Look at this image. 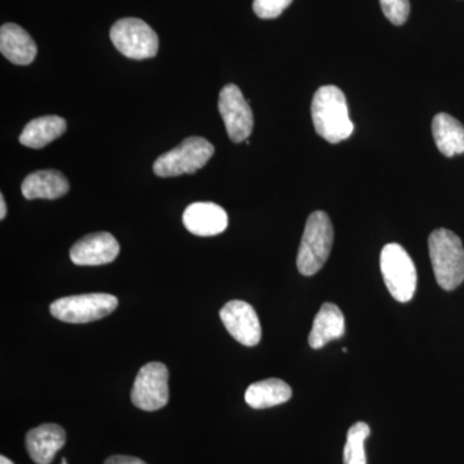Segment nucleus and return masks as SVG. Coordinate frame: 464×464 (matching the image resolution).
I'll use <instances>...</instances> for the list:
<instances>
[{
    "label": "nucleus",
    "mask_w": 464,
    "mask_h": 464,
    "mask_svg": "<svg viewBox=\"0 0 464 464\" xmlns=\"http://www.w3.org/2000/svg\"><path fill=\"white\" fill-rule=\"evenodd\" d=\"M121 253L118 240L109 232H96L76 241L70 249V259L78 266L108 265Z\"/></svg>",
    "instance_id": "11"
},
{
    "label": "nucleus",
    "mask_w": 464,
    "mask_h": 464,
    "mask_svg": "<svg viewBox=\"0 0 464 464\" xmlns=\"http://www.w3.org/2000/svg\"><path fill=\"white\" fill-rule=\"evenodd\" d=\"M0 464H14L11 459L5 458V456L0 457Z\"/></svg>",
    "instance_id": "25"
},
{
    "label": "nucleus",
    "mask_w": 464,
    "mask_h": 464,
    "mask_svg": "<svg viewBox=\"0 0 464 464\" xmlns=\"http://www.w3.org/2000/svg\"><path fill=\"white\" fill-rule=\"evenodd\" d=\"M215 154V146L203 137H188L177 148L155 160L152 170L159 177H177L201 169Z\"/></svg>",
    "instance_id": "5"
},
{
    "label": "nucleus",
    "mask_w": 464,
    "mask_h": 464,
    "mask_svg": "<svg viewBox=\"0 0 464 464\" xmlns=\"http://www.w3.org/2000/svg\"><path fill=\"white\" fill-rule=\"evenodd\" d=\"M218 109L231 141H246L255 127V116L237 85L227 84L222 88L219 92Z\"/></svg>",
    "instance_id": "9"
},
{
    "label": "nucleus",
    "mask_w": 464,
    "mask_h": 464,
    "mask_svg": "<svg viewBox=\"0 0 464 464\" xmlns=\"http://www.w3.org/2000/svg\"><path fill=\"white\" fill-rule=\"evenodd\" d=\"M334 239L331 218L322 210L308 217L299 246L297 267L304 276H313L328 261Z\"/></svg>",
    "instance_id": "3"
},
{
    "label": "nucleus",
    "mask_w": 464,
    "mask_h": 464,
    "mask_svg": "<svg viewBox=\"0 0 464 464\" xmlns=\"http://www.w3.org/2000/svg\"><path fill=\"white\" fill-rule=\"evenodd\" d=\"M65 444V430L58 424H42L30 430L26 435L27 453L36 464H51L57 451Z\"/></svg>",
    "instance_id": "13"
},
{
    "label": "nucleus",
    "mask_w": 464,
    "mask_h": 464,
    "mask_svg": "<svg viewBox=\"0 0 464 464\" xmlns=\"http://www.w3.org/2000/svg\"><path fill=\"white\" fill-rule=\"evenodd\" d=\"M371 435V429L364 422H357L351 426L347 432L344 445V464H366L365 440Z\"/></svg>",
    "instance_id": "20"
},
{
    "label": "nucleus",
    "mask_w": 464,
    "mask_h": 464,
    "mask_svg": "<svg viewBox=\"0 0 464 464\" xmlns=\"http://www.w3.org/2000/svg\"><path fill=\"white\" fill-rule=\"evenodd\" d=\"M384 16L389 18L393 25H402L411 14L409 0H380Z\"/></svg>",
    "instance_id": "21"
},
{
    "label": "nucleus",
    "mask_w": 464,
    "mask_h": 464,
    "mask_svg": "<svg viewBox=\"0 0 464 464\" xmlns=\"http://www.w3.org/2000/svg\"><path fill=\"white\" fill-rule=\"evenodd\" d=\"M384 284L396 301L406 304L414 297L418 275L413 259L399 244H387L381 253Z\"/></svg>",
    "instance_id": "4"
},
{
    "label": "nucleus",
    "mask_w": 464,
    "mask_h": 464,
    "mask_svg": "<svg viewBox=\"0 0 464 464\" xmlns=\"http://www.w3.org/2000/svg\"><path fill=\"white\" fill-rule=\"evenodd\" d=\"M70 190L69 181L58 170H38L24 179L21 191L27 200H54L63 198Z\"/></svg>",
    "instance_id": "15"
},
{
    "label": "nucleus",
    "mask_w": 464,
    "mask_h": 464,
    "mask_svg": "<svg viewBox=\"0 0 464 464\" xmlns=\"http://www.w3.org/2000/svg\"><path fill=\"white\" fill-rule=\"evenodd\" d=\"M346 333V323L340 307L334 304H324L314 320L308 335V343L314 350H320L333 340H340Z\"/></svg>",
    "instance_id": "16"
},
{
    "label": "nucleus",
    "mask_w": 464,
    "mask_h": 464,
    "mask_svg": "<svg viewBox=\"0 0 464 464\" xmlns=\"http://www.w3.org/2000/svg\"><path fill=\"white\" fill-rule=\"evenodd\" d=\"M182 222L197 237H216L227 228L228 217L224 208L215 203H194L186 208Z\"/></svg>",
    "instance_id": "12"
},
{
    "label": "nucleus",
    "mask_w": 464,
    "mask_h": 464,
    "mask_svg": "<svg viewBox=\"0 0 464 464\" xmlns=\"http://www.w3.org/2000/svg\"><path fill=\"white\" fill-rule=\"evenodd\" d=\"M110 38L116 50L132 60H146L157 56V33L140 18L125 17L116 21L110 30Z\"/></svg>",
    "instance_id": "7"
},
{
    "label": "nucleus",
    "mask_w": 464,
    "mask_h": 464,
    "mask_svg": "<svg viewBox=\"0 0 464 464\" xmlns=\"http://www.w3.org/2000/svg\"><path fill=\"white\" fill-rule=\"evenodd\" d=\"M222 323L239 343L257 346L262 337L261 323L255 308L244 301H230L219 311Z\"/></svg>",
    "instance_id": "10"
},
{
    "label": "nucleus",
    "mask_w": 464,
    "mask_h": 464,
    "mask_svg": "<svg viewBox=\"0 0 464 464\" xmlns=\"http://www.w3.org/2000/svg\"><path fill=\"white\" fill-rule=\"evenodd\" d=\"M430 258L436 282L442 289L454 290L464 282V248L454 232L439 228L429 237Z\"/></svg>",
    "instance_id": "2"
},
{
    "label": "nucleus",
    "mask_w": 464,
    "mask_h": 464,
    "mask_svg": "<svg viewBox=\"0 0 464 464\" xmlns=\"http://www.w3.org/2000/svg\"><path fill=\"white\" fill-rule=\"evenodd\" d=\"M0 52L14 65H30L38 54L32 35L16 24H5L0 29Z\"/></svg>",
    "instance_id": "14"
},
{
    "label": "nucleus",
    "mask_w": 464,
    "mask_h": 464,
    "mask_svg": "<svg viewBox=\"0 0 464 464\" xmlns=\"http://www.w3.org/2000/svg\"><path fill=\"white\" fill-rule=\"evenodd\" d=\"M292 398V389L288 383L276 378L256 382L250 384L246 392V404L253 409H267L284 404Z\"/></svg>",
    "instance_id": "19"
},
{
    "label": "nucleus",
    "mask_w": 464,
    "mask_h": 464,
    "mask_svg": "<svg viewBox=\"0 0 464 464\" xmlns=\"http://www.w3.org/2000/svg\"><path fill=\"white\" fill-rule=\"evenodd\" d=\"M66 121L61 116L47 115L34 119L20 134L21 145L30 149H43L66 132Z\"/></svg>",
    "instance_id": "17"
},
{
    "label": "nucleus",
    "mask_w": 464,
    "mask_h": 464,
    "mask_svg": "<svg viewBox=\"0 0 464 464\" xmlns=\"http://www.w3.org/2000/svg\"><path fill=\"white\" fill-rule=\"evenodd\" d=\"M311 116L316 133L325 141L340 143L353 133L346 97L335 85H325L316 91L311 105Z\"/></svg>",
    "instance_id": "1"
},
{
    "label": "nucleus",
    "mask_w": 464,
    "mask_h": 464,
    "mask_svg": "<svg viewBox=\"0 0 464 464\" xmlns=\"http://www.w3.org/2000/svg\"><path fill=\"white\" fill-rule=\"evenodd\" d=\"M7 216V206H5V197L0 195V219H5Z\"/></svg>",
    "instance_id": "24"
},
{
    "label": "nucleus",
    "mask_w": 464,
    "mask_h": 464,
    "mask_svg": "<svg viewBox=\"0 0 464 464\" xmlns=\"http://www.w3.org/2000/svg\"><path fill=\"white\" fill-rule=\"evenodd\" d=\"M61 464H67V460L65 459V458H63V459L61 460Z\"/></svg>",
    "instance_id": "26"
},
{
    "label": "nucleus",
    "mask_w": 464,
    "mask_h": 464,
    "mask_svg": "<svg viewBox=\"0 0 464 464\" xmlns=\"http://www.w3.org/2000/svg\"><path fill=\"white\" fill-rule=\"evenodd\" d=\"M169 373L161 362H149L140 369L134 381L130 399L134 406L145 411L164 408L169 400Z\"/></svg>",
    "instance_id": "8"
},
{
    "label": "nucleus",
    "mask_w": 464,
    "mask_h": 464,
    "mask_svg": "<svg viewBox=\"0 0 464 464\" xmlns=\"http://www.w3.org/2000/svg\"><path fill=\"white\" fill-rule=\"evenodd\" d=\"M293 0H255L253 11L259 18L271 20L279 17L286 8L292 5Z\"/></svg>",
    "instance_id": "22"
},
{
    "label": "nucleus",
    "mask_w": 464,
    "mask_h": 464,
    "mask_svg": "<svg viewBox=\"0 0 464 464\" xmlns=\"http://www.w3.org/2000/svg\"><path fill=\"white\" fill-rule=\"evenodd\" d=\"M105 464H146L140 458L130 456H112L106 460Z\"/></svg>",
    "instance_id": "23"
},
{
    "label": "nucleus",
    "mask_w": 464,
    "mask_h": 464,
    "mask_svg": "<svg viewBox=\"0 0 464 464\" xmlns=\"http://www.w3.org/2000/svg\"><path fill=\"white\" fill-rule=\"evenodd\" d=\"M119 302L115 295L106 293L72 295L56 299L51 304L52 316L63 323L85 324L96 322L114 313Z\"/></svg>",
    "instance_id": "6"
},
{
    "label": "nucleus",
    "mask_w": 464,
    "mask_h": 464,
    "mask_svg": "<svg viewBox=\"0 0 464 464\" xmlns=\"http://www.w3.org/2000/svg\"><path fill=\"white\" fill-rule=\"evenodd\" d=\"M432 134L441 154L451 158L464 152V127L456 118L440 112L433 118Z\"/></svg>",
    "instance_id": "18"
}]
</instances>
